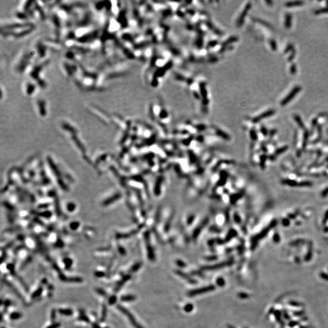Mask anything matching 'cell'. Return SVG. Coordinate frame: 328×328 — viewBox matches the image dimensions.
I'll use <instances>...</instances> for the list:
<instances>
[{"mask_svg": "<svg viewBox=\"0 0 328 328\" xmlns=\"http://www.w3.org/2000/svg\"><path fill=\"white\" fill-rule=\"evenodd\" d=\"M117 309L120 311L123 314H124L125 315L126 317L128 318V319L130 321V322L131 324H132V326H133L134 328H144L142 325L139 324V323L137 321V320L135 318V317H134V315L132 314L130 312V310L128 309H126L125 307L120 305V304H117Z\"/></svg>", "mask_w": 328, "mask_h": 328, "instance_id": "cell-1", "label": "cell"}, {"mask_svg": "<svg viewBox=\"0 0 328 328\" xmlns=\"http://www.w3.org/2000/svg\"><path fill=\"white\" fill-rule=\"evenodd\" d=\"M215 289V287L213 285H210V286H208L206 287H201V288L199 289H195V290H193L190 291L189 293H188V295L190 297H193V296H196V295H200V294H203V293H207V292H210L211 291H213Z\"/></svg>", "mask_w": 328, "mask_h": 328, "instance_id": "cell-2", "label": "cell"}, {"mask_svg": "<svg viewBox=\"0 0 328 328\" xmlns=\"http://www.w3.org/2000/svg\"><path fill=\"white\" fill-rule=\"evenodd\" d=\"M59 278L60 279V280L68 283H82V281H83V279L80 277H77V276L68 277V276H66L62 273H59Z\"/></svg>", "mask_w": 328, "mask_h": 328, "instance_id": "cell-3", "label": "cell"}, {"mask_svg": "<svg viewBox=\"0 0 328 328\" xmlns=\"http://www.w3.org/2000/svg\"><path fill=\"white\" fill-rule=\"evenodd\" d=\"M300 90H301V88L300 86L295 87L294 89H293L291 91V92L289 93L288 96H287V97H286L285 99H284V100L282 101V102H281V105H286L287 103H289V102H290V101L292 99L295 97V95L298 94V92H299V91H300Z\"/></svg>", "mask_w": 328, "mask_h": 328, "instance_id": "cell-4", "label": "cell"}, {"mask_svg": "<svg viewBox=\"0 0 328 328\" xmlns=\"http://www.w3.org/2000/svg\"><path fill=\"white\" fill-rule=\"evenodd\" d=\"M230 262H222V263H220V264H214V265H210V266H206L204 267V270H216V269H222L223 267H224L225 266H227V265H230Z\"/></svg>", "mask_w": 328, "mask_h": 328, "instance_id": "cell-5", "label": "cell"}, {"mask_svg": "<svg viewBox=\"0 0 328 328\" xmlns=\"http://www.w3.org/2000/svg\"><path fill=\"white\" fill-rule=\"evenodd\" d=\"M176 274L178 275H179V276H181V277L183 279H185L186 281H187L188 282L190 283H191V284L196 283V281L194 279H193V278H191L190 276H189L187 274H186V273H184V272H182V271H180V270H177L176 272Z\"/></svg>", "mask_w": 328, "mask_h": 328, "instance_id": "cell-6", "label": "cell"}, {"mask_svg": "<svg viewBox=\"0 0 328 328\" xmlns=\"http://www.w3.org/2000/svg\"><path fill=\"white\" fill-rule=\"evenodd\" d=\"M130 278H131V276L129 275L124 276L122 278V279L120 280L119 282H118L117 285H116V287H115V291L117 292L118 290H119L120 289L122 288V286L125 284V283L127 282V281H128Z\"/></svg>", "mask_w": 328, "mask_h": 328, "instance_id": "cell-7", "label": "cell"}, {"mask_svg": "<svg viewBox=\"0 0 328 328\" xmlns=\"http://www.w3.org/2000/svg\"><path fill=\"white\" fill-rule=\"evenodd\" d=\"M58 313L62 315L69 317L73 314V310L70 308H60L58 310Z\"/></svg>", "mask_w": 328, "mask_h": 328, "instance_id": "cell-8", "label": "cell"}, {"mask_svg": "<svg viewBox=\"0 0 328 328\" xmlns=\"http://www.w3.org/2000/svg\"><path fill=\"white\" fill-rule=\"evenodd\" d=\"M136 299V297L133 295H126L121 296L120 300L123 302H131L134 301Z\"/></svg>", "mask_w": 328, "mask_h": 328, "instance_id": "cell-9", "label": "cell"}, {"mask_svg": "<svg viewBox=\"0 0 328 328\" xmlns=\"http://www.w3.org/2000/svg\"><path fill=\"white\" fill-rule=\"evenodd\" d=\"M23 316L22 314L20 312H13L9 315V318L12 320H19Z\"/></svg>", "mask_w": 328, "mask_h": 328, "instance_id": "cell-10", "label": "cell"}, {"mask_svg": "<svg viewBox=\"0 0 328 328\" xmlns=\"http://www.w3.org/2000/svg\"><path fill=\"white\" fill-rule=\"evenodd\" d=\"M82 311H83V310H81L80 312V315H79V317H78V320H80V321H84V322L85 323H89L91 322V321H90L89 317H87L86 314Z\"/></svg>", "mask_w": 328, "mask_h": 328, "instance_id": "cell-11", "label": "cell"}, {"mask_svg": "<svg viewBox=\"0 0 328 328\" xmlns=\"http://www.w3.org/2000/svg\"><path fill=\"white\" fill-rule=\"evenodd\" d=\"M43 287H38L37 290H35V292L32 293V295H31V298H32V299H35V298L40 297V295H41L42 293H43Z\"/></svg>", "mask_w": 328, "mask_h": 328, "instance_id": "cell-12", "label": "cell"}, {"mask_svg": "<svg viewBox=\"0 0 328 328\" xmlns=\"http://www.w3.org/2000/svg\"><path fill=\"white\" fill-rule=\"evenodd\" d=\"M274 112L275 111H273V110H270V111H267L266 113H263V114L261 115V116H259L258 117H257V119H256V120H260V119H264V118H265V117H268V116H271V115H272L273 113H274Z\"/></svg>", "mask_w": 328, "mask_h": 328, "instance_id": "cell-13", "label": "cell"}, {"mask_svg": "<svg viewBox=\"0 0 328 328\" xmlns=\"http://www.w3.org/2000/svg\"><path fill=\"white\" fill-rule=\"evenodd\" d=\"M107 307L105 304H103L102 307V316H101V321H104V320L106 319V317L107 315Z\"/></svg>", "mask_w": 328, "mask_h": 328, "instance_id": "cell-14", "label": "cell"}, {"mask_svg": "<svg viewBox=\"0 0 328 328\" xmlns=\"http://www.w3.org/2000/svg\"><path fill=\"white\" fill-rule=\"evenodd\" d=\"M65 269L67 270H69L70 268H71V266L72 265V261L71 259H65L64 260Z\"/></svg>", "mask_w": 328, "mask_h": 328, "instance_id": "cell-15", "label": "cell"}, {"mask_svg": "<svg viewBox=\"0 0 328 328\" xmlns=\"http://www.w3.org/2000/svg\"><path fill=\"white\" fill-rule=\"evenodd\" d=\"M117 298L116 295H112L108 298V303L110 305H113L115 303L117 302Z\"/></svg>", "mask_w": 328, "mask_h": 328, "instance_id": "cell-16", "label": "cell"}, {"mask_svg": "<svg viewBox=\"0 0 328 328\" xmlns=\"http://www.w3.org/2000/svg\"><path fill=\"white\" fill-rule=\"evenodd\" d=\"M303 2H301V1H293V2H289L287 3L286 4L287 6H300L301 4H302Z\"/></svg>", "mask_w": 328, "mask_h": 328, "instance_id": "cell-17", "label": "cell"}, {"mask_svg": "<svg viewBox=\"0 0 328 328\" xmlns=\"http://www.w3.org/2000/svg\"><path fill=\"white\" fill-rule=\"evenodd\" d=\"M96 291L98 294L102 295V296H106V295H107L106 292L104 289L102 288H99V287H98V288L96 289Z\"/></svg>", "mask_w": 328, "mask_h": 328, "instance_id": "cell-18", "label": "cell"}, {"mask_svg": "<svg viewBox=\"0 0 328 328\" xmlns=\"http://www.w3.org/2000/svg\"><path fill=\"white\" fill-rule=\"evenodd\" d=\"M95 276L98 278H102L105 276V273L103 271H96L94 273Z\"/></svg>", "mask_w": 328, "mask_h": 328, "instance_id": "cell-19", "label": "cell"}, {"mask_svg": "<svg viewBox=\"0 0 328 328\" xmlns=\"http://www.w3.org/2000/svg\"><path fill=\"white\" fill-rule=\"evenodd\" d=\"M140 265H141V264H140V263L136 264H135V265H134L133 266L131 267V270H131V271L132 272H136V271H137V270H139V269L140 267Z\"/></svg>", "mask_w": 328, "mask_h": 328, "instance_id": "cell-20", "label": "cell"}, {"mask_svg": "<svg viewBox=\"0 0 328 328\" xmlns=\"http://www.w3.org/2000/svg\"><path fill=\"white\" fill-rule=\"evenodd\" d=\"M193 309V306L192 305V304H188L185 306L184 307V310H185L186 312H191L192 310Z\"/></svg>", "mask_w": 328, "mask_h": 328, "instance_id": "cell-21", "label": "cell"}, {"mask_svg": "<svg viewBox=\"0 0 328 328\" xmlns=\"http://www.w3.org/2000/svg\"><path fill=\"white\" fill-rule=\"evenodd\" d=\"M216 283H217V285L220 286H221V287L223 286L225 284L224 279L223 278H217V281H216Z\"/></svg>", "mask_w": 328, "mask_h": 328, "instance_id": "cell-22", "label": "cell"}, {"mask_svg": "<svg viewBox=\"0 0 328 328\" xmlns=\"http://www.w3.org/2000/svg\"><path fill=\"white\" fill-rule=\"evenodd\" d=\"M56 318V310L55 309L54 310H52L51 311V320L52 322H54L55 321V320Z\"/></svg>", "mask_w": 328, "mask_h": 328, "instance_id": "cell-23", "label": "cell"}, {"mask_svg": "<svg viewBox=\"0 0 328 328\" xmlns=\"http://www.w3.org/2000/svg\"><path fill=\"white\" fill-rule=\"evenodd\" d=\"M60 326V323H53L52 324H51L50 326H48L46 328H58Z\"/></svg>", "mask_w": 328, "mask_h": 328, "instance_id": "cell-24", "label": "cell"}, {"mask_svg": "<svg viewBox=\"0 0 328 328\" xmlns=\"http://www.w3.org/2000/svg\"><path fill=\"white\" fill-rule=\"evenodd\" d=\"M12 304V301L9 300H6L4 301V305H5L6 307H9V306L11 305Z\"/></svg>", "mask_w": 328, "mask_h": 328, "instance_id": "cell-25", "label": "cell"}, {"mask_svg": "<svg viewBox=\"0 0 328 328\" xmlns=\"http://www.w3.org/2000/svg\"><path fill=\"white\" fill-rule=\"evenodd\" d=\"M92 327L93 328H100V326H99V324H97V323H93L92 324Z\"/></svg>", "mask_w": 328, "mask_h": 328, "instance_id": "cell-26", "label": "cell"}, {"mask_svg": "<svg viewBox=\"0 0 328 328\" xmlns=\"http://www.w3.org/2000/svg\"><path fill=\"white\" fill-rule=\"evenodd\" d=\"M47 282H48V280H47V279H46V278H43V279H42V281H41V283L43 284H47Z\"/></svg>", "mask_w": 328, "mask_h": 328, "instance_id": "cell-27", "label": "cell"}, {"mask_svg": "<svg viewBox=\"0 0 328 328\" xmlns=\"http://www.w3.org/2000/svg\"><path fill=\"white\" fill-rule=\"evenodd\" d=\"M322 10H318V12H317V13H321V12H328V10H327V9H322Z\"/></svg>", "mask_w": 328, "mask_h": 328, "instance_id": "cell-28", "label": "cell"}, {"mask_svg": "<svg viewBox=\"0 0 328 328\" xmlns=\"http://www.w3.org/2000/svg\"><path fill=\"white\" fill-rule=\"evenodd\" d=\"M103 328H110V327H103Z\"/></svg>", "mask_w": 328, "mask_h": 328, "instance_id": "cell-29", "label": "cell"}, {"mask_svg": "<svg viewBox=\"0 0 328 328\" xmlns=\"http://www.w3.org/2000/svg\"><path fill=\"white\" fill-rule=\"evenodd\" d=\"M1 328H6V327H3V326H2V327H1Z\"/></svg>", "mask_w": 328, "mask_h": 328, "instance_id": "cell-30", "label": "cell"}]
</instances>
